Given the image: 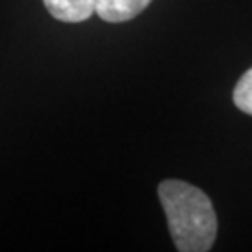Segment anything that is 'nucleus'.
<instances>
[{"label": "nucleus", "mask_w": 252, "mask_h": 252, "mask_svg": "<svg viewBox=\"0 0 252 252\" xmlns=\"http://www.w3.org/2000/svg\"><path fill=\"white\" fill-rule=\"evenodd\" d=\"M168 230L180 252H206L217 237V215L206 192L187 181L164 180L159 189Z\"/></svg>", "instance_id": "nucleus-1"}, {"label": "nucleus", "mask_w": 252, "mask_h": 252, "mask_svg": "<svg viewBox=\"0 0 252 252\" xmlns=\"http://www.w3.org/2000/svg\"><path fill=\"white\" fill-rule=\"evenodd\" d=\"M152 0H95V15L107 23H126L142 13Z\"/></svg>", "instance_id": "nucleus-2"}, {"label": "nucleus", "mask_w": 252, "mask_h": 252, "mask_svg": "<svg viewBox=\"0 0 252 252\" xmlns=\"http://www.w3.org/2000/svg\"><path fill=\"white\" fill-rule=\"evenodd\" d=\"M47 11L56 21L82 23L95 13V0H43Z\"/></svg>", "instance_id": "nucleus-3"}, {"label": "nucleus", "mask_w": 252, "mask_h": 252, "mask_svg": "<svg viewBox=\"0 0 252 252\" xmlns=\"http://www.w3.org/2000/svg\"><path fill=\"white\" fill-rule=\"evenodd\" d=\"M234 105L245 114L252 116V67L243 73L234 88Z\"/></svg>", "instance_id": "nucleus-4"}]
</instances>
